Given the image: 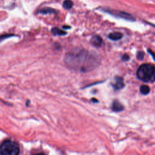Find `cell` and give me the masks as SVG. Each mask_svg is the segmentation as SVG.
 I'll return each instance as SVG.
<instances>
[{
	"instance_id": "obj_1",
	"label": "cell",
	"mask_w": 155,
	"mask_h": 155,
	"mask_svg": "<svg viewBox=\"0 0 155 155\" xmlns=\"http://www.w3.org/2000/svg\"><path fill=\"white\" fill-rule=\"evenodd\" d=\"M64 62L70 69L87 72L96 68L99 64V59L93 53L84 49L75 48L66 54Z\"/></svg>"
},
{
	"instance_id": "obj_2",
	"label": "cell",
	"mask_w": 155,
	"mask_h": 155,
	"mask_svg": "<svg viewBox=\"0 0 155 155\" xmlns=\"http://www.w3.org/2000/svg\"><path fill=\"white\" fill-rule=\"evenodd\" d=\"M136 75L143 82H153L155 81V66L150 64H142L137 69Z\"/></svg>"
},
{
	"instance_id": "obj_3",
	"label": "cell",
	"mask_w": 155,
	"mask_h": 155,
	"mask_svg": "<svg viewBox=\"0 0 155 155\" xmlns=\"http://www.w3.org/2000/svg\"><path fill=\"white\" fill-rule=\"evenodd\" d=\"M18 144L11 140H4L0 145V155H19Z\"/></svg>"
},
{
	"instance_id": "obj_4",
	"label": "cell",
	"mask_w": 155,
	"mask_h": 155,
	"mask_svg": "<svg viewBox=\"0 0 155 155\" xmlns=\"http://www.w3.org/2000/svg\"><path fill=\"white\" fill-rule=\"evenodd\" d=\"M106 12H107L108 13L113 15H115L117 17H119L123 19H125L126 20H129V21H134L135 18L131 15L129 13H127L126 12H120V11H116V10H106Z\"/></svg>"
},
{
	"instance_id": "obj_5",
	"label": "cell",
	"mask_w": 155,
	"mask_h": 155,
	"mask_svg": "<svg viewBox=\"0 0 155 155\" xmlns=\"http://www.w3.org/2000/svg\"><path fill=\"white\" fill-rule=\"evenodd\" d=\"M112 86L115 90H119L123 88L125 86L124 79L120 76H115L114 82L113 84H112Z\"/></svg>"
},
{
	"instance_id": "obj_6",
	"label": "cell",
	"mask_w": 155,
	"mask_h": 155,
	"mask_svg": "<svg viewBox=\"0 0 155 155\" xmlns=\"http://www.w3.org/2000/svg\"><path fill=\"white\" fill-rule=\"evenodd\" d=\"M111 109L113 111H114L115 112H119V111H123L124 109V107L119 101H118L116 99L113 101L112 105H111Z\"/></svg>"
},
{
	"instance_id": "obj_7",
	"label": "cell",
	"mask_w": 155,
	"mask_h": 155,
	"mask_svg": "<svg viewBox=\"0 0 155 155\" xmlns=\"http://www.w3.org/2000/svg\"><path fill=\"white\" fill-rule=\"evenodd\" d=\"M91 43L95 47H99L101 45L102 43V39L100 36L97 35H95L91 38Z\"/></svg>"
},
{
	"instance_id": "obj_8",
	"label": "cell",
	"mask_w": 155,
	"mask_h": 155,
	"mask_svg": "<svg viewBox=\"0 0 155 155\" xmlns=\"http://www.w3.org/2000/svg\"><path fill=\"white\" fill-rule=\"evenodd\" d=\"M122 34L120 32H113L108 35V38L113 41L119 40L122 38Z\"/></svg>"
},
{
	"instance_id": "obj_9",
	"label": "cell",
	"mask_w": 155,
	"mask_h": 155,
	"mask_svg": "<svg viewBox=\"0 0 155 155\" xmlns=\"http://www.w3.org/2000/svg\"><path fill=\"white\" fill-rule=\"evenodd\" d=\"M56 13V11L54 9L50 8V7H45L40 9L38 12V13H41L44 15L48 14V13Z\"/></svg>"
},
{
	"instance_id": "obj_10",
	"label": "cell",
	"mask_w": 155,
	"mask_h": 155,
	"mask_svg": "<svg viewBox=\"0 0 155 155\" xmlns=\"http://www.w3.org/2000/svg\"><path fill=\"white\" fill-rule=\"evenodd\" d=\"M51 33L56 36H64L67 34V33L65 31L61 29H59V28H57V27L53 28L51 29Z\"/></svg>"
},
{
	"instance_id": "obj_11",
	"label": "cell",
	"mask_w": 155,
	"mask_h": 155,
	"mask_svg": "<svg viewBox=\"0 0 155 155\" xmlns=\"http://www.w3.org/2000/svg\"><path fill=\"white\" fill-rule=\"evenodd\" d=\"M150 91V87L147 85H142L140 87V92L144 95L148 94Z\"/></svg>"
},
{
	"instance_id": "obj_12",
	"label": "cell",
	"mask_w": 155,
	"mask_h": 155,
	"mask_svg": "<svg viewBox=\"0 0 155 155\" xmlns=\"http://www.w3.org/2000/svg\"><path fill=\"white\" fill-rule=\"evenodd\" d=\"M63 7L64 8L67 10L70 9L73 5V2L71 0H65L63 2Z\"/></svg>"
},
{
	"instance_id": "obj_13",
	"label": "cell",
	"mask_w": 155,
	"mask_h": 155,
	"mask_svg": "<svg viewBox=\"0 0 155 155\" xmlns=\"http://www.w3.org/2000/svg\"><path fill=\"white\" fill-rule=\"evenodd\" d=\"M15 35L13 34H4V35H2L0 36V42H1L2 41H4L5 39L9 38L10 37L14 36Z\"/></svg>"
},
{
	"instance_id": "obj_14",
	"label": "cell",
	"mask_w": 155,
	"mask_h": 155,
	"mask_svg": "<svg viewBox=\"0 0 155 155\" xmlns=\"http://www.w3.org/2000/svg\"><path fill=\"white\" fill-rule=\"evenodd\" d=\"M144 57V53L143 51H139L137 54V58L139 60L143 59Z\"/></svg>"
},
{
	"instance_id": "obj_15",
	"label": "cell",
	"mask_w": 155,
	"mask_h": 155,
	"mask_svg": "<svg viewBox=\"0 0 155 155\" xmlns=\"http://www.w3.org/2000/svg\"><path fill=\"white\" fill-rule=\"evenodd\" d=\"M129 59H130V57L127 54H124L122 57V59L124 61H127L129 60Z\"/></svg>"
},
{
	"instance_id": "obj_16",
	"label": "cell",
	"mask_w": 155,
	"mask_h": 155,
	"mask_svg": "<svg viewBox=\"0 0 155 155\" xmlns=\"http://www.w3.org/2000/svg\"><path fill=\"white\" fill-rule=\"evenodd\" d=\"M148 52L152 55V56L153 57V58H154V59L155 60V55H154V53H153L152 52V51L151 50H148Z\"/></svg>"
},
{
	"instance_id": "obj_17",
	"label": "cell",
	"mask_w": 155,
	"mask_h": 155,
	"mask_svg": "<svg viewBox=\"0 0 155 155\" xmlns=\"http://www.w3.org/2000/svg\"><path fill=\"white\" fill-rule=\"evenodd\" d=\"M34 155H45V154L43 153H38V154H35Z\"/></svg>"
},
{
	"instance_id": "obj_18",
	"label": "cell",
	"mask_w": 155,
	"mask_h": 155,
	"mask_svg": "<svg viewBox=\"0 0 155 155\" xmlns=\"http://www.w3.org/2000/svg\"><path fill=\"white\" fill-rule=\"evenodd\" d=\"M63 28H70V27H67V26H64V27H63Z\"/></svg>"
}]
</instances>
